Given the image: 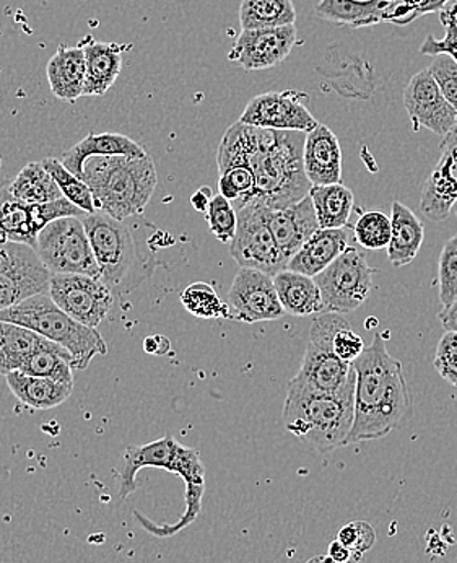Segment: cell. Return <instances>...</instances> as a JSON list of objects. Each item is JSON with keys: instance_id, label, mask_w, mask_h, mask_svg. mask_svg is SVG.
<instances>
[{"instance_id": "53", "label": "cell", "mask_w": 457, "mask_h": 563, "mask_svg": "<svg viewBox=\"0 0 457 563\" xmlns=\"http://www.w3.org/2000/svg\"><path fill=\"white\" fill-rule=\"evenodd\" d=\"M453 132H457V125H456V128H455V131H453Z\"/></svg>"}, {"instance_id": "2", "label": "cell", "mask_w": 457, "mask_h": 563, "mask_svg": "<svg viewBox=\"0 0 457 563\" xmlns=\"http://www.w3.org/2000/svg\"><path fill=\"white\" fill-rule=\"evenodd\" d=\"M355 420L347 444L384 439L411 410V393L402 363L395 361L381 334L354 362Z\"/></svg>"}, {"instance_id": "15", "label": "cell", "mask_w": 457, "mask_h": 563, "mask_svg": "<svg viewBox=\"0 0 457 563\" xmlns=\"http://www.w3.org/2000/svg\"><path fill=\"white\" fill-rule=\"evenodd\" d=\"M226 303L233 321L248 324L279 320L286 314L274 277L248 267H239L230 287Z\"/></svg>"}, {"instance_id": "46", "label": "cell", "mask_w": 457, "mask_h": 563, "mask_svg": "<svg viewBox=\"0 0 457 563\" xmlns=\"http://www.w3.org/2000/svg\"><path fill=\"white\" fill-rule=\"evenodd\" d=\"M327 555L331 559H334L335 562L338 563H350L352 562V552L350 549L345 548L341 541L331 542L330 548H327Z\"/></svg>"}, {"instance_id": "29", "label": "cell", "mask_w": 457, "mask_h": 563, "mask_svg": "<svg viewBox=\"0 0 457 563\" xmlns=\"http://www.w3.org/2000/svg\"><path fill=\"white\" fill-rule=\"evenodd\" d=\"M12 395L25 406L35 410H49L60 406L73 395L74 386L54 382V379L38 378L25 375L22 372H12L5 376Z\"/></svg>"}, {"instance_id": "16", "label": "cell", "mask_w": 457, "mask_h": 563, "mask_svg": "<svg viewBox=\"0 0 457 563\" xmlns=\"http://www.w3.org/2000/svg\"><path fill=\"white\" fill-rule=\"evenodd\" d=\"M404 107L415 131L428 129L439 137H448L457 125V111L446 100L428 67L416 73L404 90Z\"/></svg>"}, {"instance_id": "52", "label": "cell", "mask_w": 457, "mask_h": 563, "mask_svg": "<svg viewBox=\"0 0 457 563\" xmlns=\"http://www.w3.org/2000/svg\"><path fill=\"white\" fill-rule=\"evenodd\" d=\"M414 2L416 3V5H419V3H420V0H414Z\"/></svg>"}, {"instance_id": "26", "label": "cell", "mask_w": 457, "mask_h": 563, "mask_svg": "<svg viewBox=\"0 0 457 563\" xmlns=\"http://www.w3.org/2000/svg\"><path fill=\"white\" fill-rule=\"evenodd\" d=\"M348 247L347 229H320L291 257L289 269L316 277L331 266Z\"/></svg>"}, {"instance_id": "12", "label": "cell", "mask_w": 457, "mask_h": 563, "mask_svg": "<svg viewBox=\"0 0 457 563\" xmlns=\"http://www.w3.org/2000/svg\"><path fill=\"white\" fill-rule=\"evenodd\" d=\"M87 216L85 210L66 198L46 203H29L13 198L9 186H0V239L7 242L36 247L40 233L54 220L66 217L83 220Z\"/></svg>"}, {"instance_id": "43", "label": "cell", "mask_w": 457, "mask_h": 563, "mask_svg": "<svg viewBox=\"0 0 457 563\" xmlns=\"http://www.w3.org/2000/svg\"><path fill=\"white\" fill-rule=\"evenodd\" d=\"M433 365L439 376L457 389V332L446 331L439 339Z\"/></svg>"}, {"instance_id": "23", "label": "cell", "mask_w": 457, "mask_h": 563, "mask_svg": "<svg viewBox=\"0 0 457 563\" xmlns=\"http://www.w3.org/2000/svg\"><path fill=\"white\" fill-rule=\"evenodd\" d=\"M80 46L85 51V70H87L83 97H103L123 70L124 46L91 38L85 40Z\"/></svg>"}, {"instance_id": "35", "label": "cell", "mask_w": 457, "mask_h": 563, "mask_svg": "<svg viewBox=\"0 0 457 563\" xmlns=\"http://www.w3.org/2000/svg\"><path fill=\"white\" fill-rule=\"evenodd\" d=\"M181 303L192 317L201 320H232L228 303L216 294L208 282H194L181 294Z\"/></svg>"}, {"instance_id": "34", "label": "cell", "mask_w": 457, "mask_h": 563, "mask_svg": "<svg viewBox=\"0 0 457 563\" xmlns=\"http://www.w3.org/2000/svg\"><path fill=\"white\" fill-rule=\"evenodd\" d=\"M297 9L293 0H243L239 23L243 30L279 29L294 25Z\"/></svg>"}, {"instance_id": "9", "label": "cell", "mask_w": 457, "mask_h": 563, "mask_svg": "<svg viewBox=\"0 0 457 563\" xmlns=\"http://www.w3.org/2000/svg\"><path fill=\"white\" fill-rule=\"evenodd\" d=\"M374 274L358 247L348 246L323 273L313 277L323 295L324 311L354 313L370 297Z\"/></svg>"}, {"instance_id": "49", "label": "cell", "mask_w": 457, "mask_h": 563, "mask_svg": "<svg viewBox=\"0 0 457 563\" xmlns=\"http://www.w3.org/2000/svg\"><path fill=\"white\" fill-rule=\"evenodd\" d=\"M439 321H442L445 331L457 332V300L449 308L439 313Z\"/></svg>"}, {"instance_id": "40", "label": "cell", "mask_w": 457, "mask_h": 563, "mask_svg": "<svg viewBox=\"0 0 457 563\" xmlns=\"http://www.w3.org/2000/svg\"><path fill=\"white\" fill-rule=\"evenodd\" d=\"M438 287L443 307H452L457 300V235L445 243L439 254Z\"/></svg>"}, {"instance_id": "44", "label": "cell", "mask_w": 457, "mask_h": 563, "mask_svg": "<svg viewBox=\"0 0 457 563\" xmlns=\"http://www.w3.org/2000/svg\"><path fill=\"white\" fill-rule=\"evenodd\" d=\"M333 352L341 361L354 363L365 352V342L357 332L352 329L348 321L342 320L333 334Z\"/></svg>"}, {"instance_id": "33", "label": "cell", "mask_w": 457, "mask_h": 563, "mask_svg": "<svg viewBox=\"0 0 457 563\" xmlns=\"http://www.w3.org/2000/svg\"><path fill=\"white\" fill-rule=\"evenodd\" d=\"M7 186L10 195L23 202L46 203L64 198L59 186L44 168L43 162L29 163Z\"/></svg>"}, {"instance_id": "13", "label": "cell", "mask_w": 457, "mask_h": 563, "mask_svg": "<svg viewBox=\"0 0 457 563\" xmlns=\"http://www.w3.org/2000/svg\"><path fill=\"white\" fill-rule=\"evenodd\" d=\"M49 297L80 324L97 329L114 303V294L103 280L79 274H54Z\"/></svg>"}, {"instance_id": "10", "label": "cell", "mask_w": 457, "mask_h": 563, "mask_svg": "<svg viewBox=\"0 0 457 563\" xmlns=\"http://www.w3.org/2000/svg\"><path fill=\"white\" fill-rule=\"evenodd\" d=\"M230 253L239 267L260 271L270 277L289 269L290 260L274 239L263 206L257 203L238 210V230L230 243Z\"/></svg>"}, {"instance_id": "22", "label": "cell", "mask_w": 457, "mask_h": 563, "mask_svg": "<svg viewBox=\"0 0 457 563\" xmlns=\"http://www.w3.org/2000/svg\"><path fill=\"white\" fill-rule=\"evenodd\" d=\"M402 2L405 0H321L314 13L334 25L364 29L391 22L392 13Z\"/></svg>"}, {"instance_id": "47", "label": "cell", "mask_w": 457, "mask_h": 563, "mask_svg": "<svg viewBox=\"0 0 457 563\" xmlns=\"http://www.w3.org/2000/svg\"><path fill=\"white\" fill-rule=\"evenodd\" d=\"M210 201H212V189L201 188L192 195L191 203L198 212L208 213Z\"/></svg>"}, {"instance_id": "18", "label": "cell", "mask_w": 457, "mask_h": 563, "mask_svg": "<svg viewBox=\"0 0 457 563\" xmlns=\"http://www.w3.org/2000/svg\"><path fill=\"white\" fill-rule=\"evenodd\" d=\"M442 151L420 199V210L432 222L448 219L457 201V132L443 139Z\"/></svg>"}, {"instance_id": "11", "label": "cell", "mask_w": 457, "mask_h": 563, "mask_svg": "<svg viewBox=\"0 0 457 563\" xmlns=\"http://www.w3.org/2000/svg\"><path fill=\"white\" fill-rule=\"evenodd\" d=\"M51 277L35 247L0 239V311L49 294Z\"/></svg>"}, {"instance_id": "14", "label": "cell", "mask_w": 457, "mask_h": 563, "mask_svg": "<svg viewBox=\"0 0 457 563\" xmlns=\"http://www.w3.org/2000/svg\"><path fill=\"white\" fill-rule=\"evenodd\" d=\"M308 95L301 91H269L257 95L239 117L243 124L272 131L308 132L320 125L306 107Z\"/></svg>"}, {"instance_id": "30", "label": "cell", "mask_w": 457, "mask_h": 563, "mask_svg": "<svg viewBox=\"0 0 457 563\" xmlns=\"http://www.w3.org/2000/svg\"><path fill=\"white\" fill-rule=\"evenodd\" d=\"M311 201L316 210L320 229H347L348 219L354 212V192L342 185L313 186Z\"/></svg>"}, {"instance_id": "17", "label": "cell", "mask_w": 457, "mask_h": 563, "mask_svg": "<svg viewBox=\"0 0 457 563\" xmlns=\"http://www.w3.org/2000/svg\"><path fill=\"white\" fill-rule=\"evenodd\" d=\"M298 43L297 26L243 30L228 53V59L246 73L279 66L290 56Z\"/></svg>"}, {"instance_id": "32", "label": "cell", "mask_w": 457, "mask_h": 563, "mask_svg": "<svg viewBox=\"0 0 457 563\" xmlns=\"http://www.w3.org/2000/svg\"><path fill=\"white\" fill-rule=\"evenodd\" d=\"M74 357L69 351L57 345L56 342L46 339L43 345H40L19 372L38 378L54 379L64 385L74 386Z\"/></svg>"}, {"instance_id": "51", "label": "cell", "mask_w": 457, "mask_h": 563, "mask_svg": "<svg viewBox=\"0 0 457 563\" xmlns=\"http://www.w3.org/2000/svg\"><path fill=\"white\" fill-rule=\"evenodd\" d=\"M453 212H455L456 217H457V201H456L455 206H453Z\"/></svg>"}, {"instance_id": "6", "label": "cell", "mask_w": 457, "mask_h": 563, "mask_svg": "<svg viewBox=\"0 0 457 563\" xmlns=\"http://www.w3.org/2000/svg\"><path fill=\"white\" fill-rule=\"evenodd\" d=\"M85 230L101 269V280L114 295H125L137 288L154 273V261L138 250L131 219H113L103 210L88 213Z\"/></svg>"}, {"instance_id": "28", "label": "cell", "mask_w": 457, "mask_h": 563, "mask_svg": "<svg viewBox=\"0 0 457 563\" xmlns=\"http://www.w3.org/2000/svg\"><path fill=\"white\" fill-rule=\"evenodd\" d=\"M274 284L286 313L293 317L323 313V295L313 277L286 269L274 277Z\"/></svg>"}, {"instance_id": "25", "label": "cell", "mask_w": 457, "mask_h": 563, "mask_svg": "<svg viewBox=\"0 0 457 563\" xmlns=\"http://www.w3.org/2000/svg\"><path fill=\"white\" fill-rule=\"evenodd\" d=\"M85 74V51L80 44L77 47L60 44L46 67L51 91L66 103H76L83 97Z\"/></svg>"}, {"instance_id": "1", "label": "cell", "mask_w": 457, "mask_h": 563, "mask_svg": "<svg viewBox=\"0 0 457 563\" xmlns=\"http://www.w3.org/2000/svg\"><path fill=\"white\" fill-rule=\"evenodd\" d=\"M303 132L272 131L235 122L220 142L216 165H245L256 178V199L264 207H286L310 196L303 165Z\"/></svg>"}, {"instance_id": "41", "label": "cell", "mask_w": 457, "mask_h": 563, "mask_svg": "<svg viewBox=\"0 0 457 563\" xmlns=\"http://www.w3.org/2000/svg\"><path fill=\"white\" fill-rule=\"evenodd\" d=\"M337 541H341L345 548L350 549V563L361 562L364 555L374 549L376 542L375 528L367 521H352V523L342 526L337 534Z\"/></svg>"}, {"instance_id": "48", "label": "cell", "mask_w": 457, "mask_h": 563, "mask_svg": "<svg viewBox=\"0 0 457 563\" xmlns=\"http://www.w3.org/2000/svg\"><path fill=\"white\" fill-rule=\"evenodd\" d=\"M165 335H151V338L145 339L144 349L145 352L152 355H165L169 351V345H160V342H164Z\"/></svg>"}, {"instance_id": "38", "label": "cell", "mask_w": 457, "mask_h": 563, "mask_svg": "<svg viewBox=\"0 0 457 563\" xmlns=\"http://www.w3.org/2000/svg\"><path fill=\"white\" fill-rule=\"evenodd\" d=\"M205 219L209 222L210 233L220 243L233 242L238 230V210L228 199L223 198L222 195L213 196Z\"/></svg>"}, {"instance_id": "36", "label": "cell", "mask_w": 457, "mask_h": 563, "mask_svg": "<svg viewBox=\"0 0 457 563\" xmlns=\"http://www.w3.org/2000/svg\"><path fill=\"white\" fill-rule=\"evenodd\" d=\"M44 168L47 169L54 181L59 186L60 192L67 201L74 206L80 207L87 213L97 212V203H94L93 195L87 183L79 176L74 175L73 172L66 168L63 162L57 158H46L43 161Z\"/></svg>"}, {"instance_id": "3", "label": "cell", "mask_w": 457, "mask_h": 563, "mask_svg": "<svg viewBox=\"0 0 457 563\" xmlns=\"http://www.w3.org/2000/svg\"><path fill=\"white\" fill-rule=\"evenodd\" d=\"M144 467H157L181 477L186 484V510L178 523L157 526L147 518L137 515V521L151 534L168 538L198 520L202 510V497L205 492V467L201 454L196 448L185 446L171 435L155 440L141 446H127L124 451L123 464L116 471L120 483V497L125 500L129 495L138 490L137 473Z\"/></svg>"}, {"instance_id": "45", "label": "cell", "mask_w": 457, "mask_h": 563, "mask_svg": "<svg viewBox=\"0 0 457 563\" xmlns=\"http://www.w3.org/2000/svg\"><path fill=\"white\" fill-rule=\"evenodd\" d=\"M452 0H420L419 5H416L414 19H420V16L428 15V13L442 12Z\"/></svg>"}, {"instance_id": "24", "label": "cell", "mask_w": 457, "mask_h": 563, "mask_svg": "<svg viewBox=\"0 0 457 563\" xmlns=\"http://www.w3.org/2000/svg\"><path fill=\"white\" fill-rule=\"evenodd\" d=\"M91 157H147V152L134 139L124 134H88L83 141L74 145L73 148L64 154L63 162L69 172L83 179V165Z\"/></svg>"}, {"instance_id": "5", "label": "cell", "mask_w": 457, "mask_h": 563, "mask_svg": "<svg viewBox=\"0 0 457 563\" xmlns=\"http://www.w3.org/2000/svg\"><path fill=\"white\" fill-rule=\"evenodd\" d=\"M83 181L98 210L113 219L141 217L147 209L158 176L151 157H91L83 165Z\"/></svg>"}, {"instance_id": "8", "label": "cell", "mask_w": 457, "mask_h": 563, "mask_svg": "<svg viewBox=\"0 0 457 563\" xmlns=\"http://www.w3.org/2000/svg\"><path fill=\"white\" fill-rule=\"evenodd\" d=\"M35 250L53 276L79 274L101 280V269L82 219L66 217L54 220L40 233Z\"/></svg>"}, {"instance_id": "42", "label": "cell", "mask_w": 457, "mask_h": 563, "mask_svg": "<svg viewBox=\"0 0 457 563\" xmlns=\"http://www.w3.org/2000/svg\"><path fill=\"white\" fill-rule=\"evenodd\" d=\"M430 74L438 84L439 90L445 95L448 103L457 111V63L446 54L433 57L428 66Z\"/></svg>"}, {"instance_id": "20", "label": "cell", "mask_w": 457, "mask_h": 563, "mask_svg": "<svg viewBox=\"0 0 457 563\" xmlns=\"http://www.w3.org/2000/svg\"><path fill=\"white\" fill-rule=\"evenodd\" d=\"M303 165L313 186L341 185L342 148L337 135L326 124L317 125L304 139Z\"/></svg>"}, {"instance_id": "27", "label": "cell", "mask_w": 457, "mask_h": 563, "mask_svg": "<svg viewBox=\"0 0 457 563\" xmlns=\"http://www.w3.org/2000/svg\"><path fill=\"white\" fill-rule=\"evenodd\" d=\"M392 236L388 246L389 263L401 269L409 266L419 254L425 239V229L419 217L404 203H392Z\"/></svg>"}, {"instance_id": "4", "label": "cell", "mask_w": 457, "mask_h": 563, "mask_svg": "<svg viewBox=\"0 0 457 563\" xmlns=\"http://www.w3.org/2000/svg\"><path fill=\"white\" fill-rule=\"evenodd\" d=\"M357 373L337 393L317 391L297 378L289 383L283 426L317 453H333L347 446L355 420Z\"/></svg>"}, {"instance_id": "7", "label": "cell", "mask_w": 457, "mask_h": 563, "mask_svg": "<svg viewBox=\"0 0 457 563\" xmlns=\"http://www.w3.org/2000/svg\"><path fill=\"white\" fill-rule=\"evenodd\" d=\"M0 321L13 322L56 342L74 357V372H83L97 355H107L108 345L98 329L88 328L60 310L49 294L36 295L0 311Z\"/></svg>"}, {"instance_id": "19", "label": "cell", "mask_w": 457, "mask_h": 563, "mask_svg": "<svg viewBox=\"0 0 457 563\" xmlns=\"http://www.w3.org/2000/svg\"><path fill=\"white\" fill-rule=\"evenodd\" d=\"M263 210L274 239L289 260L320 230L316 210L310 196L277 209L263 206Z\"/></svg>"}, {"instance_id": "31", "label": "cell", "mask_w": 457, "mask_h": 563, "mask_svg": "<svg viewBox=\"0 0 457 563\" xmlns=\"http://www.w3.org/2000/svg\"><path fill=\"white\" fill-rule=\"evenodd\" d=\"M46 342L32 329L0 321V375L19 372L26 358Z\"/></svg>"}, {"instance_id": "39", "label": "cell", "mask_w": 457, "mask_h": 563, "mask_svg": "<svg viewBox=\"0 0 457 563\" xmlns=\"http://www.w3.org/2000/svg\"><path fill=\"white\" fill-rule=\"evenodd\" d=\"M439 22L445 29V38L436 40L435 36H426L422 46H420V54L432 57L446 54L457 63V0H452L439 12Z\"/></svg>"}, {"instance_id": "50", "label": "cell", "mask_w": 457, "mask_h": 563, "mask_svg": "<svg viewBox=\"0 0 457 563\" xmlns=\"http://www.w3.org/2000/svg\"><path fill=\"white\" fill-rule=\"evenodd\" d=\"M323 558L324 555H314V558H311L306 563H323Z\"/></svg>"}, {"instance_id": "37", "label": "cell", "mask_w": 457, "mask_h": 563, "mask_svg": "<svg viewBox=\"0 0 457 563\" xmlns=\"http://www.w3.org/2000/svg\"><path fill=\"white\" fill-rule=\"evenodd\" d=\"M355 240L365 250H382L391 243L392 222L391 217L384 212L364 213L354 225Z\"/></svg>"}, {"instance_id": "21", "label": "cell", "mask_w": 457, "mask_h": 563, "mask_svg": "<svg viewBox=\"0 0 457 563\" xmlns=\"http://www.w3.org/2000/svg\"><path fill=\"white\" fill-rule=\"evenodd\" d=\"M354 373V363L341 361L326 345L308 341L300 372L294 378L317 391L337 393L350 382Z\"/></svg>"}]
</instances>
